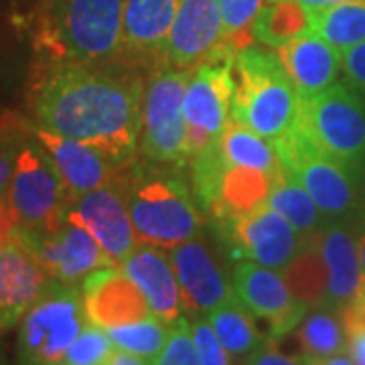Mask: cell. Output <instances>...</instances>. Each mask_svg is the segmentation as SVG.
Segmentation results:
<instances>
[{"mask_svg": "<svg viewBox=\"0 0 365 365\" xmlns=\"http://www.w3.org/2000/svg\"><path fill=\"white\" fill-rule=\"evenodd\" d=\"M143 78L126 61H47L31 98L35 128L91 144L118 165L134 158L143 132Z\"/></svg>", "mask_w": 365, "mask_h": 365, "instance_id": "obj_1", "label": "cell"}, {"mask_svg": "<svg viewBox=\"0 0 365 365\" xmlns=\"http://www.w3.org/2000/svg\"><path fill=\"white\" fill-rule=\"evenodd\" d=\"M116 182L126 199L138 244L170 250L203 232L205 213L195 203L181 169L146 158L143 163L130 160L120 169Z\"/></svg>", "mask_w": 365, "mask_h": 365, "instance_id": "obj_2", "label": "cell"}, {"mask_svg": "<svg viewBox=\"0 0 365 365\" xmlns=\"http://www.w3.org/2000/svg\"><path fill=\"white\" fill-rule=\"evenodd\" d=\"M126 0H41L33 16L35 49L55 63L116 61L124 45Z\"/></svg>", "mask_w": 365, "mask_h": 365, "instance_id": "obj_3", "label": "cell"}, {"mask_svg": "<svg viewBox=\"0 0 365 365\" xmlns=\"http://www.w3.org/2000/svg\"><path fill=\"white\" fill-rule=\"evenodd\" d=\"M232 118L270 143L294 130L299 91L280 63L276 49L248 45L234 57Z\"/></svg>", "mask_w": 365, "mask_h": 365, "instance_id": "obj_4", "label": "cell"}, {"mask_svg": "<svg viewBox=\"0 0 365 365\" xmlns=\"http://www.w3.org/2000/svg\"><path fill=\"white\" fill-rule=\"evenodd\" d=\"M297 126L365 182V93L337 81L313 96H299Z\"/></svg>", "mask_w": 365, "mask_h": 365, "instance_id": "obj_5", "label": "cell"}, {"mask_svg": "<svg viewBox=\"0 0 365 365\" xmlns=\"http://www.w3.org/2000/svg\"><path fill=\"white\" fill-rule=\"evenodd\" d=\"M272 144L282 169L309 191L327 222L353 220L365 201V182L353 170L319 150L299 126Z\"/></svg>", "mask_w": 365, "mask_h": 365, "instance_id": "obj_6", "label": "cell"}, {"mask_svg": "<svg viewBox=\"0 0 365 365\" xmlns=\"http://www.w3.org/2000/svg\"><path fill=\"white\" fill-rule=\"evenodd\" d=\"M88 321L81 287L53 280L21 319L19 365H63Z\"/></svg>", "mask_w": 365, "mask_h": 365, "instance_id": "obj_7", "label": "cell"}, {"mask_svg": "<svg viewBox=\"0 0 365 365\" xmlns=\"http://www.w3.org/2000/svg\"><path fill=\"white\" fill-rule=\"evenodd\" d=\"M193 69L158 67L144 90L140 153L150 163L175 169L189 163L182 102Z\"/></svg>", "mask_w": 365, "mask_h": 365, "instance_id": "obj_8", "label": "cell"}, {"mask_svg": "<svg viewBox=\"0 0 365 365\" xmlns=\"http://www.w3.org/2000/svg\"><path fill=\"white\" fill-rule=\"evenodd\" d=\"M235 53L237 51L222 43L193 69V76L189 79L182 102L189 163L215 143L232 120Z\"/></svg>", "mask_w": 365, "mask_h": 365, "instance_id": "obj_9", "label": "cell"}, {"mask_svg": "<svg viewBox=\"0 0 365 365\" xmlns=\"http://www.w3.org/2000/svg\"><path fill=\"white\" fill-rule=\"evenodd\" d=\"M14 232L49 278L59 284L81 287L90 274L112 266L98 240L69 207L55 222L41 227H23L14 223Z\"/></svg>", "mask_w": 365, "mask_h": 365, "instance_id": "obj_10", "label": "cell"}, {"mask_svg": "<svg viewBox=\"0 0 365 365\" xmlns=\"http://www.w3.org/2000/svg\"><path fill=\"white\" fill-rule=\"evenodd\" d=\"M217 232L230 258L256 262L274 270H284L309 240L266 201L217 222Z\"/></svg>", "mask_w": 365, "mask_h": 365, "instance_id": "obj_11", "label": "cell"}, {"mask_svg": "<svg viewBox=\"0 0 365 365\" xmlns=\"http://www.w3.org/2000/svg\"><path fill=\"white\" fill-rule=\"evenodd\" d=\"M4 203L23 227H41L55 222L69 205L66 187L53 160L37 136L19 146L16 163Z\"/></svg>", "mask_w": 365, "mask_h": 365, "instance_id": "obj_12", "label": "cell"}, {"mask_svg": "<svg viewBox=\"0 0 365 365\" xmlns=\"http://www.w3.org/2000/svg\"><path fill=\"white\" fill-rule=\"evenodd\" d=\"M234 292L250 313L268 323V339L278 341L294 331L309 309L294 299L280 270L256 262L240 260L234 266Z\"/></svg>", "mask_w": 365, "mask_h": 365, "instance_id": "obj_13", "label": "cell"}, {"mask_svg": "<svg viewBox=\"0 0 365 365\" xmlns=\"http://www.w3.org/2000/svg\"><path fill=\"white\" fill-rule=\"evenodd\" d=\"M67 207L98 240L114 268H120L138 246L130 211L116 181L71 199Z\"/></svg>", "mask_w": 365, "mask_h": 365, "instance_id": "obj_14", "label": "cell"}, {"mask_svg": "<svg viewBox=\"0 0 365 365\" xmlns=\"http://www.w3.org/2000/svg\"><path fill=\"white\" fill-rule=\"evenodd\" d=\"M167 252L179 280L182 307L187 313L207 314L234 299L230 276L203 240L193 237Z\"/></svg>", "mask_w": 365, "mask_h": 365, "instance_id": "obj_15", "label": "cell"}, {"mask_svg": "<svg viewBox=\"0 0 365 365\" xmlns=\"http://www.w3.org/2000/svg\"><path fill=\"white\" fill-rule=\"evenodd\" d=\"M51 282L13 225L0 242V333L21 323Z\"/></svg>", "mask_w": 365, "mask_h": 365, "instance_id": "obj_16", "label": "cell"}, {"mask_svg": "<svg viewBox=\"0 0 365 365\" xmlns=\"http://www.w3.org/2000/svg\"><path fill=\"white\" fill-rule=\"evenodd\" d=\"M33 134L53 160L69 201L116 181L118 173L124 167L114 163L106 153L91 144L79 143L41 128H33Z\"/></svg>", "mask_w": 365, "mask_h": 365, "instance_id": "obj_17", "label": "cell"}, {"mask_svg": "<svg viewBox=\"0 0 365 365\" xmlns=\"http://www.w3.org/2000/svg\"><path fill=\"white\" fill-rule=\"evenodd\" d=\"M181 0H126L122 55L130 66H167V43Z\"/></svg>", "mask_w": 365, "mask_h": 365, "instance_id": "obj_18", "label": "cell"}, {"mask_svg": "<svg viewBox=\"0 0 365 365\" xmlns=\"http://www.w3.org/2000/svg\"><path fill=\"white\" fill-rule=\"evenodd\" d=\"M223 39L220 0H181L167 43V66L193 69Z\"/></svg>", "mask_w": 365, "mask_h": 365, "instance_id": "obj_19", "label": "cell"}, {"mask_svg": "<svg viewBox=\"0 0 365 365\" xmlns=\"http://www.w3.org/2000/svg\"><path fill=\"white\" fill-rule=\"evenodd\" d=\"M86 314L93 325L102 329L128 325L153 317L138 284L122 268H102L86 278L81 284Z\"/></svg>", "mask_w": 365, "mask_h": 365, "instance_id": "obj_20", "label": "cell"}, {"mask_svg": "<svg viewBox=\"0 0 365 365\" xmlns=\"http://www.w3.org/2000/svg\"><path fill=\"white\" fill-rule=\"evenodd\" d=\"M317 242L327 268L325 307L343 311L365 290V276L353 223L349 220L329 222L317 234Z\"/></svg>", "mask_w": 365, "mask_h": 365, "instance_id": "obj_21", "label": "cell"}, {"mask_svg": "<svg viewBox=\"0 0 365 365\" xmlns=\"http://www.w3.org/2000/svg\"><path fill=\"white\" fill-rule=\"evenodd\" d=\"M120 268L143 290L155 317L165 323H173L181 317L185 311L181 288L167 250L138 244Z\"/></svg>", "mask_w": 365, "mask_h": 365, "instance_id": "obj_22", "label": "cell"}, {"mask_svg": "<svg viewBox=\"0 0 365 365\" xmlns=\"http://www.w3.org/2000/svg\"><path fill=\"white\" fill-rule=\"evenodd\" d=\"M280 63L292 79L299 96H313L335 86L341 78L343 53L331 43L307 31L276 47Z\"/></svg>", "mask_w": 365, "mask_h": 365, "instance_id": "obj_23", "label": "cell"}, {"mask_svg": "<svg viewBox=\"0 0 365 365\" xmlns=\"http://www.w3.org/2000/svg\"><path fill=\"white\" fill-rule=\"evenodd\" d=\"M220 150L227 167L256 169L268 173L270 177H276L282 170V163L274 144L258 132L235 122L234 118L227 122L220 136Z\"/></svg>", "mask_w": 365, "mask_h": 365, "instance_id": "obj_24", "label": "cell"}, {"mask_svg": "<svg viewBox=\"0 0 365 365\" xmlns=\"http://www.w3.org/2000/svg\"><path fill=\"white\" fill-rule=\"evenodd\" d=\"M266 203L292 223L304 237L319 234L329 223L309 191L287 169L280 170L272 179Z\"/></svg>", "mask_w": 365, "mask_h": 365, "instance_id": "obj_25", "label": "cell"}, {"mask_svg": "<svg viewBox=\"0 0 365 365\" xmlns=\"http://www.w3.org/2000/svg\"><path fill=\"white\" fill-rule=\"evenodd\" d=\"M300 355L307 359H323L347 351L349 335L343 314L331 307H317L302 317L297 327Z\"/></svg>", "mask_w": 365, "mask_h": 365, "instance_id": "obj_26", "label": "cell"}, {"mask_svg": "<svg viewBox=\"0 0 365 365\" xmlns=\"http://www.w3.org/2000/svg\"><path fill=\"white\" fill-rule=\"evenodd\" d=\"M311 31L341 53L365 41V0H345L309 11Z\"/></svg>", "mask_w": 365, "mask_h": 365, "instance_id": "obj_27", "label": "cell"}, {"mask_svg": "<svg viewBox=\"0 0 365 365\" xmlns=\"http://www.w3.org/2000/svg\"><path fill=\"white\" fill-rule=\"evenodd\" d=\"M294 299L309 311L325 307L327 302V268L323 254L317 242V234L311 235L299 252V256L280 270Z\"/></svg>", "mask_w": 365, "mask_h": 365, "instance_id": "obj_28", "label": "cell"}, {"mask_svg": "<svg viewBox=\"0 0 365 365\" xmlns=\"http://www.w3.org/2000/svg\"><path fill=\"white\" fill-rule=\"evenodd\" d=\"M307 31H311L309 9L292 0H266L252 25V37L276 49Z\"/></svg>", "mask_w": 365, "mask_h": 365, "instance_id": "obj_29", "label": "cell"}, {"mask_svg": "<svg viewBox=\"0 0 365 365\" xmlns=\"http://www.w3.org/2000/svg\"><path fill=\"white\" fill-rule=\"evenodd\" d=\"M207 319L223 347L234 357H248L268 339L260 335L256 317L235 297L207 313Z\"/></svg>", "mask_w": 365, "mask_h": 365, "instance_id": "obj_30", "label": "cell"}, {"mask_svg": "<svg viewBox=\"0 0 365 365\" xmlns=\"http://www.w3.org/2000/svg\"><path fill=\"white\" fill-rule=\"evenodd\" d=\"M169 331L170 323H165L155 314L136 323L106 329L108 337L114 343L118 351L134 353L146 359H155L160 353L169 339Z\"/></svg>", "mask_w": 365, "mask_h": 365, "instance_id": "obj_31", "label": "cell"}, {"mask_svg": "<svg viewBox=\"0 0 365 365\" xmlns=\"http://www.w3.org/2000/svg\"><path fill=\"white\" fill-rule=\"evenodd\" d=\"M266 0H220L223 19V45L240 51L252 45V25Z\"/></svg>", "mask_w": 365, "mask_h": 365, "instance_id": "obj_32", "label": "cell"}, {"mask_svg": "<svg viewBox=\"0 0 365 365\" xmlns=\"http://www.w3.org/2000/svg\"><path fill=\"white\" fill-rule=\"evenodd\" d=\"M114 351L116 347L108 337L106 329L88 321L78 339L69 347L63 365H110Z\"/></svg>", "mask_w": 365, "mask_h": 365, "instance_id": "obj_33", "label": "cell"}, {"mask_svg": "<svg viewBox=\"0 0 365 365\" xmlns=\"http://www.w3.org/2000/svg\"><path fill=\"white\" fill-rule=\"evenodd\" d=\"M153 365H201L191 335V323L187 319L179 317L170 323L169 339L153 359Z\"/></svg>", "mask_w": 365, "mask_h": 365, "instance_id": "obj_34", "label": "cell"}, {"mask_svg": "<svg viewBox=\"0 0 365 365\" xmlns=\"http://www.w3.org/2000/svg\"><path fill=\"white\" fill-rule=\"evenodd\" d=\"M191 335H193V343H195L197 355H199L201 365H232L230 353L222 345L220 337L215 335V331H213L207 317L193 314V319H191Z\"/></svg>", "mask_w": 365, "mask_h": 365, "instance_id": "obj_35", "label": "cell"}, {"mask_svg": "<svg viewBox=\"0 0 365 365\" xmlns=\"http://www.w3.org/2000/svg\"><path fill=\"white\" fill-rule=\"evenodd\" d=\"M341 78L347 86L365 93V41L351 47V49H347V51H343Z\"/></svg>", "mask_w": 365, "mask_h": 365, "instance_id": "obj_36", "label": "cell"}, {"mask_svg": "<svg viewBox=\"0 0 365 365\" xmlns=\"http://www.w3.org/2000/svg\"><path fill=\"white\" fill-rule=\"evenodd\" d=\"M246 365H311L304 355H288L276 347V341L266 339L246 357Z\"/></svg>", "mask_w": 365, "mask_h": 365, "instance_id": "obj_37", "label": "cell"}, {"mask_svg": "<svg viewBox=\"0 0 365 365\" xmlns=\"http://www.w3.org/2000/svg\"><path fill=\"white\" fill-rule=\"evenodd\" d=\"M16 153L19 146L9 143L2 134H0V201L9 193V187L13 181L14 163H16Z\"/></svg>", "mask_w": 365, "mask_h": 365, "instance_id": "obj_38", "label": "cell"}, {"mask_svg": "<svg viewBox=\"0 0 365 365\" xmlns=\"http://www.w3.org/2000/svg\"><path fill=\"white\" fill-rule=\"evenodd\" d=\"M353 230H355V237H357V248H359V260H361V268H364L365 276V201L364 205L359 207V211L353 215Z\"/></svg>", "mask_w": 365, "mask_h": 365, "instance_id": "obj_39", "label": "cell"}, {"mask_svg": "<svg viewBox=\"0 0 365 365\" xmlns=\"http://www.w3.org/2000/svg\"><path fill=\"white\" fill-rule=\"evenodd\" d=\"M349 351L355 365H365V327L349 335Z\"/></svg>", "mask_w": 365, "mask_h": 365, "instance_id": "obj_40", "label": "cell"}, {"mask_svg": "<svg viewBox=\"0 0 365 365\" xmlns=\"http://www.w3.org/2000/svg\"><path fill=\"white\" fill-rule=\"evenodd\" d=\"M110 365H153L146 357H140V355H134V353L126 351H114L112 359H110Z\"/></svg>", "mask_w": 365, "mask_h": 365, "instance_id": "obj_41", "label": "cell"}, {"mask_svg": "<svg viewBox=\"0 0 365 365\" xmlns=\"http://www.w3.org/2000/svg\"><path fill=\"white\" fill-rule=\"evenodd\" d=\"M311 365H355L353 357H349L347 353H339L333 357H323V359H309Z\"/></svg>", "mask_w": 365, "mask_h": 365, "instance_id": "obj_42", "label": "cell"}, {"mask_svg": "<svg viewBox=\"0 0 365 365\" xmlns=\"http://www.w3.org/2000/svg\"><path fill=\"white\" fill-rule=\"evenodd\" d=\"M292 2H299L300 6L313 11V9H325V6L337 4V2H345V0H292Z\"/></svg>", "mask_w": 365, "mask_h": 365, "instance_id": "obj_43", "label": "cell"}, {"mask_svg": "<svg viewBox=\"0 0 365 365\" xmlns=\"http://www.w3.org/2000/svg\"><path fill=\"white\" fill-rule=\"evenodd\" d=\"M0 365H6V364H4V361H2V359H0Z\"/></svg>", "mask_w": 365, "mask_h": 365, "instance_id": "obj_44", "label": "cell"}, {"mask_svg": "<svg viewBox=\"0 0 365 365\" xmlns=\"http://www.w3.org/2000/svg\"><path fill=\"white\" fill-rule=\"evenodd\" d=\"M364 292H365V290H364Z\"/></svg>", "mask_w": 365, "mask_h": 365, "instance_id": "obj_45", "label": "cell"}]
</instances>
